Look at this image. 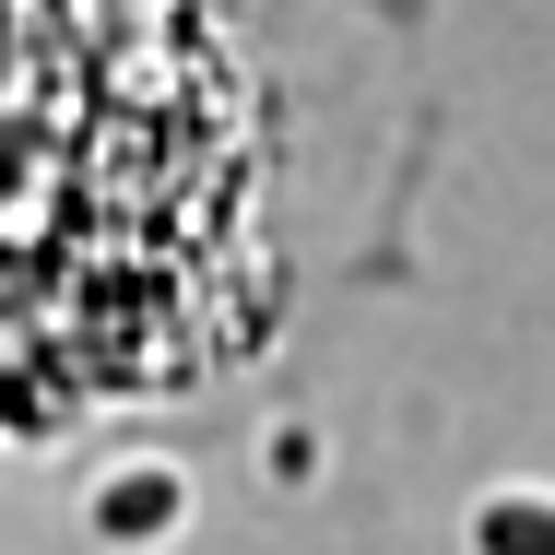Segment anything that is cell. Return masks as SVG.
<instances>
[{
  "instance_id": "7a4b0ae2",
  "label": "cell",
  "mask_w": 555,
  "mask_h": 555,
  "mask_svg": "<svg viewBox=\"0 0 555 555\" xmlns=\"http://www.w3.org/2000/svg\"><path fill=\"white\" fill-rule=\"evenodd\" d=\"M461 544L473 555H555V485H485Z\"/></svg>"
},
{
  "instance_id": "6da1fadb",
  "label": "cell",
  "mask_w": 555,
  "mask_h": 555,
  "mask_svg": "<svg viewBox=\"0 0 555 555\" xmlns=\"http://www.w3.org/2000/svg\"><path fill=\"white\" fill-rule=\"evenodd\" d=\"M190 0H0V378L118 366L224 190Z\"/></svg>"
},
{
  "instance_id": "3957f363",
  "label": "cell",
  "mask_w": 555,
  "mask_h": 555,
  "mask_svg": "<svg viewBox=\"0 0 555 555\" xmlns=\"http://www.w3.org/2000/svg\"><path fill=\"white\" fill-rule=\"evenodd\" d=\"M166 520H178V485H166V473H118L107 485V532L118 544H154Z\"/></svg>"
}]
</instances>
